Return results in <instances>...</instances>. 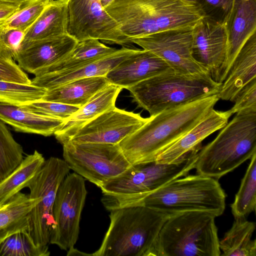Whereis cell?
<instances>
[{
  "label": "cell",
  "instance_id": "cell-1",
  "mask_svg": "<svg viewBox=\"0 0 256 256\" xmlns=\"http://www.w3.org/2000/svg\"><path fill=\"white\" fill-rule=\"evenodd\" d=\"M218 94L150 116L118 145L132 164L155 160L157 156L202 120L218 101Z\"/></svg>",
  "mask_w": 256,
  "mask_h": 256
},
{
  "label": "cell",
  "instance_id": "cell-2",
  "mask_svg": "<svg viewBox=\"0 0 256 256\" xmlns=\"http://www.w3.org/2000/svg\"><path fill=\"white\" fill-rule=\"evenodd\" d=\"M104 10L130 39L193 28L204 18L198 5L186 0H114Z\"/></svg>",
  "mask_w": 256,
  "mask_h": 256
},
{
  "label": "cell",
  "instance_id": "cell-3",
  "mask_svg": "<svg viewBox=\"0 0 256 256\" xmlns=\"http://www.w3.org/2000/svg\"><path fill=\"white\" fill-rule=\"evenodd\" d=\"M110 212L109 227L92 256H152L160 232L171 215L142 205Z\"/></svg>",
  "mask_w": 256,
  "mask_h": 256
},
{
  "label": "cell",
  "instance_id": "cell-4",
  "mask_svg": "<svg viewBox=\"0 0 256 256\" xmlns=\"http://www.w3.org/2000/svg\"><path fill=\"white\" fill-rule=\"evenodd\" d=\"M200 146L169 163L156 160L132 165L100 187L108 211L138 200L194 168Z\"/></svg>",
  "mask_w": 256,
  "mask_h": 256
},
{
  "label": "cell",
  "instance_id": "cell-5",
  "mask_svg": "<svg viewBox=\"0 0 256 256\" xmlns=\"http://www.w3.org/2000/svg\"><path fill=\"white\" fill-rule=\"evenodd\" d=\"M236 114L198 152L194 168L197 174L218 180L256 153V110Z\"/></svg>",
  "mask_w": 256,
  "mask_h": 256
},
{
  "label": "cell",
  "instance_id": "cell-6",
  "mask_svg": "<svg viewBox=\"0 0 256 256\" xmlns=\"http://www.w3.org/2000/svg\"><path fill=\"white\" fill-rule=\"evenodd\" d=\"M216 216L203 211L171 214L162 226L152 256H220Z\"/></svg>",
  "mask_w": 256,
  "mask_h": 256
},
{
  "label": "cell",
  "instance_id": "cell-7",
  "mask_svg": "<svg viewBox=\"0 0 256 256\" xmlns=\"http://www.w3.org/2000/svg\"><path fill=\"white\" fill-rule=\"evenodd\" d=\"M222 84L208 74H186L174 70L142 80L128 88L133 100L150 116L218 94Z\"/></svg>",
  "mask_w": 256,
  "mask_h": 256
},
{
  "label": "cell",
  "instance_id": "cell-8",
  "mask_svg": "<svg viewBox=\"0 0 256 256\" xmlns=\"http://www.w3.org/2000/svg\"><path fill=\"white\" fill-rule=\"evenodd\" d=\"M226 196L218 180L198 174H187L126 206L142 205L171 214L203 211L217 217L224 212Z\"/></svg>",
  "mask_w": 256,
  "mask_h": 256
},
{
  "label": "cell",
  "instance_id": "cell-9",
  "mask_svg": "<svg viewBox=\"0 0 256 256\" xmlns=\"http://www.w3.org/2000/svg\"><path fill=\"white\" fill-rule=\"evenodd\" d=\"M70 170L64 160L51 156L45 160L28 184L29 196L39 198L38 204L30 212L28 229L38 246H48L55 224L53 206L56 192Z\"/></svg>",
  "mask_w": 256,
  "mask_h": 256
},
{
  "label": "cell",
  "instance_id": "cell-10",
  "mask_svg": "<svg viewBox=\"0 0 256 256\" xmlns=\"http://www.w3.org/2000/svg\"><path fill=\"white\" fill-rule=\"evenodd\" d=\"M62 146L70 169L98 188L132 166L118 144L68 141Z\"/></svg>",
  "mask_w": 256,
  "mask_h": 256
},
{
  "label": "cell",
  "instance_id": "cell-11",
  "mask_svg": "<svg viewBox=\"0 0 256 256\" xmlns=\"http://www.w3.org/2000/svg\"><path fill=\"white\" fill-rule=\"evenodd\" d=\"M87 190L84 178L74 172L68 174L58 190L53 206L54 226L50 244L68 250L79 236L80 222Z\"/></svg>",
  "mask_w": 256,
  "mask_h": 256
},
{
  "label": "cell",
  "instance_id": "cell-12",
  "mask_svg": "<svg viewBox=\"0 0 256 256\" xmlns=\"http://www.w3.org/2000/svg\"><path fill=\"white\" fill-rule=\"evenodd\" d=\"M66 32L78 42L97 39L104 43L134 48L100 0H68Z\"/></svg>",
  "mask_w": 256,
  "mask_h": 256
},
{
  "label": "cell",
  "instance_id": "cell-13",
  "mask_svg": "<svg viewBox=\"0 0 256 256\" xmlns=\"http://www.w3.org/2000/svg\"><path fill=\"white\" fill-rule=\"evenodd\" d=\"M192 28L170 29L131 38L130 40L162 58L176 72L208 74L192 56Z\"/></svg>",
  "mask_w": 256,
  "mask_h": 256
},
{
  "label": "cell",
  "instance_id": "cell-14",
  "mask_svg": "<svg viewBox=\"0 0 256 256\" xmlns=\"http://www.w3.org/2000/svg\"><path fill=\"white\" fill-rule=\"evenodd\" d=\"M148 119L114 107L83 125L68 141L118 144Z\"/></svg>",
  "mask_w": 256,
  "mask_h": 256
},
{
  "label": "cell",
  "instance_id": "cell-15",
  "mask_svg": "<svg viewBox=\"0 0 256 256\" xmlns=\"http://www.w3.org/2000/svg\"><path fill=\"white\" fill-rule=\"evenodd\" d=\"M226 52L224 24L204 18L193 26L192 56L214 81L220 84Z\"/></svg>",
  "mask_w": 256,
  "mask_h": 256
},
{
  "label": "cell",
  "instance_id": "cell-16",
  "mask_svg": "<svg viewBox=\"0 0 256 256\" xmlns=\"http://www.w3.org/2000/svg\"><path fill=\"white\" fill-rule=\"evenodd\" d=\"M224 24L227 34V52L220 78L222 84L240 49L256 32V0H234Z\"/></svg>",
  "mask_w": 256,
  "mask_h": 256
},
{
  "label": "cell",
  "instance_id": "cell-17",
  "mask_svg": "<svg viewBox=\"0 0 256 256\" xmlns=\"http://www.w3.org/2000/svg\"><path fill=\"white\" fill-rule=\"evenodd\" d=\"M78 42L68 34L32 43L18 50L14 60L34 76L68 55Z\"/></svg>",
  "mask_w": 256,
  "mask_h": 256
},
{
  "label": "cell",
  "instance_id": "cell-18",
  "mask_svg": "<svg viewBox=\"0 0 256 256\" xmlns=\"http://www.w3.org/2000/svg\"><path fill=\"white\" fill-rule=\"evenodd\" d=\"M173 70L162 58L145 50L137 49L106 76L113 84L128 88L150 78Z\"/></svg>",
  "mask_w": 256,
  "mask_h": 256
},
{
  "label": "cell",
  "instance_id": "cell-19",
  "mask_svg": "<svg viewBox=\"0 0 256 256\" xmlns=\"http://www.w3.org/2000/svg\"><path fill=\"white\" fill-rule=\"evenodd\" d=\"M136 50L122 47L111 54L68 72L35 76L31 80V84L48 90L78 79L106 76L112 69Z\"/></svg>",
  "mask_w": 256,
  "mask_h": 256
},
{
  "label": "cell",
  "instance_id": "cell-20",
  "mask_svg": "<svg viewBox=\"0 0 256 256\" xmlns=\"http://www.w3.org/2000/svg\"><path fill=\"white\" fill-rule=\"evenodd\" d=\"M232 116L230 111L212 109L196 125L156 158L158 162L169 163L187 152L202 146V142L215 132L222 128Z\"/></svg>",
  "mask_w": 256,
  "mask_h": 256
},
{
  "label": "cell",
  "instance_id": "cell-21",
  "mask_svg": "<svg viewBox=\"0 0 256 256\" xmlns=\"http://www.w3.org/2000/svg\"><path fill=\"white\" fill-rule=\"evenodd\" d=\"M122 89L119 86L110 84L97 92L85 104L64 120L62 128L54 134L56 139L62 144L83 125L116 107V100Z\"/></svg>",
  "mask_w": 256,
  "mask_h": 256
},
{
  "label": "cell",
  "instance_id": "cell-22",
  "mask_svg": "<svg viewBox=\"0 0 256 256\" xmlns=\"http://www.w3.org/2000/svg\"><path fill=\"white\" fill-rule=\"evenodd\" d=\"M256 78V32L246 42L236 56L220 86L219 100L233 102L238 94Z\"/></svg>",
  "mask_w": 256,
  "mask_h": 256
},
{
  "label": "cell",
  "instance_id": "cell-23",
  "mask_svg": "<svg viewBox=\"0 0 256 256\" xmlns=\"http://www.w3.org/2000/svg\"><path fill=\"white\" fill-rule=\"evenodd\" d=\"M0 120L16 132L44 136L54 134L64 121L33 112L24 106L4 103H0Z\"/></svg>",
  "mask_w": 256,
  "mask_h": 256
},
{
  "label": "cell",
  "instance_id": "cell-24",
  "mask_svg": "<svg viewBox=\"0 0 256 256\" xmlns=\"http://www.w3.org/2000/svg\"><path fill=\"white\" fill-rule=\"evenodd\" d=\"M68 0H50L25 32L18 50L34 42L67 34Z\"/></svg>",
  "mask_w": 256,
  "mask_h": 256
},
{
  "label": "cell",
  "instance_id": "cell-25",
  "mask_svg": "<svg viewBox=\"0 0 256 256\" xmlns=\"http://www.w3.org/2000/svg\"><path fill=\"white\" fill-rule=\"evenodd\" d=\"M110 84L103 76L78 79L46 90L42 100L80 108Z\"/></svg>",
  "mask_w": 256,
  "mask_h": 256
},
{
  "label": "cell",
  "instance_id": "cell-26",
  "mask_svg": "<svg viewBox=\"0 0 256 256\" xmlns=\"http://www.w3.org/2000/svg\"><path fill=\"white\" fill-rule=\"evenodd\" d=\"M38 200L20 192L0 208V245L12 234L28 230L30 212Z\"/></svg>",
  "mask_w": 256,
  "mask_h": 256
},
{
  "label": "cell",
  "instance_id": "cell-27",
  "mask_svg": "<svg viewBox=\"0 0 256 256\" xmlns=\"http://www.w3.org/2000/svg\"><path fill=\"white\" fill-rule=\"evenodd\" d=\"M118 50L108 46L97 39L78 42L68 55L38 75L68 72L111 54Z\"/></svg>",
  "mask_w": 256,
  "mask_h": 256
},
{
  "label": "cell",
  "instance_id": "cell-28",
  "mask_svg": "<svg viewBox=\"0 0 256 256\" xmlns=\"http://www.w3.org/2000/svg\"><path fill=\"white\" fill-rule=\"evenodd\" d=\"M254 222L236 218L231 228L219 241L220 256H256V240L252 239Z\"/></svg>",
  "mask_w": 256,
  "mask_h": 256
},
{
  "label": "cell",
  "instance_id": "cell-29",
  "mask_svg": "<svg viewBox=\"0 0 256 256\" xmlns=\"http://www.w3.org/2000/svg\"><path fill=\"white\" fill-rule=\"evenodd\" d=\"M45 160L43 155L37 150L24 157L21 163L0 182V204H6L23 188H27Z\"/></svg>",
  "mask_w": 256,
  "mask_h": 256
},
{
  "label": "cell",
  "instance_id": "cell-30",
  "mask_svg": "<svg viewBox=\"0 0 256 256\" xmlns=\"http://www.w3.org/2000/svg\"><path fill=\"white\" fill-rule=\"evenodd\" d=\"M230 208L234 218H246L256 210V153L250 158L249 165Z\"/></svg>",
  "mask_w": 256,
  "mask_h": 256
},
{
  "label": "cell",
  "instance_id": "cell-31",
  "mask_svg": "<svg viewBox=\"0 0 256 256\" xmlns=\"http://www.w3.org/2000/svg\"><path fill=\"white\" fill-rule=\"evenodd\" d=\"M24 158L22 146L0 120V182L10 174Z\"/></svg>",
  "mask_w": 256,
  "mask_h": 256
},
{
  "label": "cell",
  "instance_id": "cell-32",
  "mask_svg": "<svg viewBox=\"0 0 256 256\" xmlns=\"http://www.w3.org/2000/svg\"><path fill=\"white\" fill-rule=\"evenodd\" d=\"M46 90L32 84L0 80V103L24 106L41 100Z\"/></svg>",
  "mask_w": 256,
  "mask_h": 256
},
{
  "label": "cell",
  "instance_id": "cell-33",
  "mask_svg": "<svg viewBox=\"0 0 256 256\" xmlns=\"http://www.w3.org/2000/svg\"><path fill=\"white\" fill-rule=\"evenodd\" d=\"M48 246L35 244L28 230L16 232L0 245V256H48Z\"/></svg>",
  "mask_w": 256,
  "mask_h": 256
},
{
  "label": "cell",
  "instance_id": "cell-34",
  "mask_svg": "<svg viewBox=\"0 0 256 256\" xmlns=\"http://www.w3.org/2000/svg\"><path fill=\"white\" fill-rule=\"evenodd\" d=\"M50 0H30L2 26L4 28L26 31L35 22Z\"/></svg>",
  "mask_w": 256,
  "mask_h": 256
},
{
  "label": "cell",
  "instance_id": "cell-35",
  "mask_svg": "<svg viewBox=\"0 0 256 256\" xmlns=\"http://www.w3.org/2000/svg\"><path fill=\"white\" fill-rule=\"evenodd\" d=\"M24 106L33 112L64 120L80 108L76 106L42 100Z\"/></svg>",
  "mask_w": 256,
  "mask_h": 256
},
{
  "label": "cell",
  "instance_id": "cell-36",
  "mask_svg": "<svg viewBox=\"0 0 256 256\" xmlns=\"http://www.w3.org/2000/svg\"><path fill=\"white\" fill-rule=\"evenodd\" d=\"M198 5L204 18L223 23L230 13L234 0H186Z\"/></svg>",
  "mask_w": 256,
  "mask_h": 256
},
{
  "label": "cell",
  "instance_id": "cell-37",
  "mask_svg": "<svg viewBox=\"0 0 256 256\" xmlns=\"http://www.w3.org/2000/svg\"><path fill=\"white\" fill-rule=\"evenodd\" d=\"M25 32L0 26V58L14 60Z\"/></svg>",
  "mask_w": 256,
  "mask_h": 256
},
{
  "label": "cell",
  "instance_id": "cell-38",
  "mask_svg": "<svg viewBox=\"0 0 256 256\" xmlns=\"http://www.w3.org/2000/svg\"><path fill=\"white\" fill-rule=\"evenodd\" d=\"M233 102L234 106L229 110L232 115L246 110H256V78L241 90Z\"/></svg>",
  "mask_w": 256,
  "mask_h": 256
},
{
  "label": "cell",
  "instance_id": "cell-39",
  "mask_svg": "<svg viewBox=\"0 0 256 256\" xmlns=\"http://www.w3.org/2000/svg\"><path fill=\"white\" fill-rule=\"evenodd\" d=\"M0 80L31 84V80L14 60L0 58Z\"/></svg>",
  "mask_w": 256,
  "mask_h": 256
},
{
  "label": "cell",
  "instance_id": "cell-40",
  "mask_svg": "<svg viewBox=\"0 0 256 256\" xmlns=\"http://www.w3.org/2000/svg\"><path fill=\"white\" fill-rule=\"evenodd\" d=\"M24 2L0 0V26L18 11Z\"/></svg>",
  "mask_w": 256,
  "mask_h": 256
},
{
  "label": "cell",
  "instance_id": "cell-41",
  "mask_svg": "<svg viewBox=\"0 0 256 256\" xmlns=\"http://www.w3.org/2000/svg\"><path fill=\"white\" fill-rule=\"evenodd\" d=\"M92 256V254H86L84 252H82L77 249L74 248L68 250L67 256Z\"/></svg>",
  "mask_w": 256,
  "mask_h": 256
},
{
  "label": "cell",
  "instance_id": "cell-42",
  "mask_svg": "<svg viewBox=\"0 0 256 256\" xmlns=\"http://www.w3.org/2000/svg\"><path fill=\"white\" fill-rule=\"evenodd\" d=\"M102 7L104 9L114 0H100Z\"/></svg>",
  "mask_w": 256,
  "mask_h": 256
},
{
  "label": "cell",
  "instance_id": "cell-43",
  "mask_svg": "<svg viewBox=\"0 0 256 256\" xmlns=\"http://www.w3.org/2000/svg\"><path fill=\"white\" fill-rule=\"evenodd\" d=\"M10 0V1H14V2H26L30 0Z\"/></svg>",
  "mask_w": 256,
  "mask_h": 256
},
{
  "label": "cell",
  "instance_id": "cell-44",
  "mask_svg": "<svg viewBox=\"0 0 256 256\" xmlns=\"http://www.w3.org/2000/svg\"><path fill=\"white\" fill-rule=\"evenodd\" d=\"M2 206H3V205H2ZM2 206L0 204V208Z\"/></svg>",
  "mask_w": 256,
  "mask_h": 256
}]
</instances>
